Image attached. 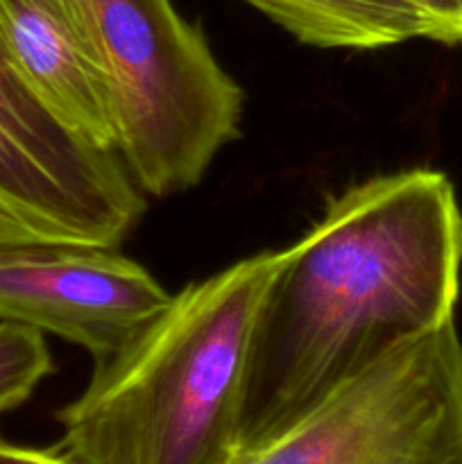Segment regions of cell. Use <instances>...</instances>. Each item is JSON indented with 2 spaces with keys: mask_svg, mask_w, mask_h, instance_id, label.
Segmentation results:
<instances>
[{
  "mask_svg": "<svg viewBox=\"0 0 462 464\" xmlns=\"http://www.w3.org/2000/svg\"><path fill=\"white\" fill-rule=\"evenodd\" d=\"M285 249L188 284L57 412L75 464H234L254 322Z\"/></svg>",
  "mask_w": 462,
  "mask_h": 464,
  "instance_id": "2",
  "label": "cell"
},
{
  "mask_svg": "<svg viewBox=\"0 0 462 464\" xmlns=\"http://www.w3.org/2000/svg\"><path fill=\"white\" fill-rule=\"evenodd\" d=\"M462 211L444 172L349 186L288 245L254 322L240 451L456 315Z\"/></svg>",
  "mask_w": 462,
  "mask_h": 464,
  "instance_id": "1",
  "label": "cell"
},
{
  "mask_svg": "<svg viewBox=\"0 0 462 464\" xmlns=\"http://www.w3.org/2000/svg\"><path fill=\"white\" fill-rule=\"evenodd\" d=\"M234 464H462L456 320L399 344Z\"/></svg>",
  "mask_w": 462,
  "mask_h": 464,
  "instance_id": "4",
  "label": "cell"
},
{
  "mask_svg": "<svg viewBox=\"0 0 462 464\" xmlns=\"http://www.w3.org/2000/svg\"><path fill=\"white\" fill-rule=\"evenodd\" d=\"M299 44L322 50H379L430 39L428 18L412 0H243Z\"/></svg>",
  "mask_w": 462,
  "mask_h": 464,
  "instance_id": "8",
  "label": "cell"
},
{
  "mask_svg": "<svg viewBox=\"0 0 462 464\" xmlns=\"http://www.w3.org/2000/svg\"><path fill=\"white\" fill-rule=\"evenodd\" d=\"M0 464H75L54 449H30L0 440Z\"/></svg>",
  "mask_w": 462,
  "mask_h": 464,
  "instance_id": "10",
  "label": "cell"
},
{
  "mask_svg": "<svg viewBox=\"0 0 462 464\" xmlns=\"http://www.w3.org/2000/svg\"><path fill=\"white\" fill-rule=\"evenodd\" d=\"M53 370V353L41 331L0 322V412L25 403Z\"/></svg>",
  "mask_w": 462,
  "mask_h": 464,
  "instance_id": "9",
  "label": "cell"
},
{
  "mask_svg": "<svg viewBox=\"0 0 462 464\" xmlns=\"http://www.w3.org/2000/svg\"><path fill=\"white\" fill-rule=\"evenodd\" d=\"M170 297L140 263L113 247L0 245V322L57 335L95 361L130 343Z\"/></svg>",
  "mask_w": 462,
  "mask_h": 464,
  "instance_id": "6",
  "label": "cell"
},
{
  "mask_svg": "<svg viewBox=\"0 0 462 464\" xmlns=\"http://www.w3.org/2000/svg\"><path fill=\"white\" fill-rule=\"evenodd\" d=\"M0 44L54 116L116 154V130L102 84L63 0H0Z\"/></svg>",
  "mask_w": 462,
  "mask_h": 464,
  "instance_id": "7",
  "label": "cell"
},
{
  "mask_svg": "<svg viewBox=\"0 0 462 464\" xmlns=\"http://www.w3.org/2000/svg\"><path fill=\"white\" fill-rule=\"evenodd\" d=\"M102 84L116 154L139 190L168 198L199 184L238 139L245 95L207 36L172 0H63Z\"/></svg>",
  "mask_w": 462,
  "mask_h": 464,
  "instance_id": "3",
  "label": "cell"
},
{
  "mask_svg": "<svg viewBox=\"0 0 462 464\" xmlns=\"http://www.w3.org/2000/svg\"><path fill=\"white\" fill-rule=\"evenodd\" d=\"M143 211L118 154L54 116L0 44V245L116 247Z\"/></svg>",
  "mask_w": 462,
  "mask_h": 464,
  "instance_id": "5",
  "label": "cell"
}]
</instances>
